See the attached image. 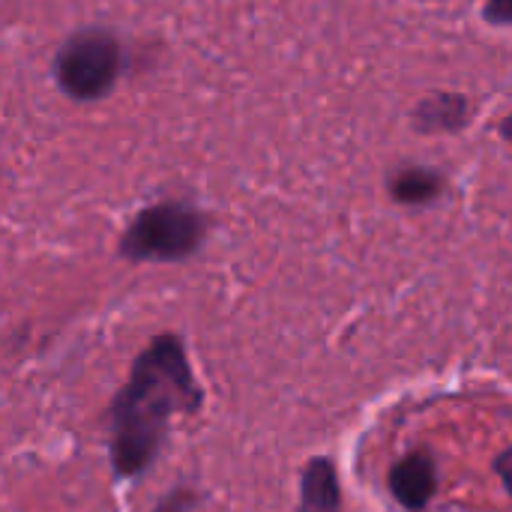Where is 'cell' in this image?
<instances>
[{
	"instance_id": "8992f818",
	"label": "cell",
	"mask_w": 512,
	"mask_h": 512,
	"mask_svg": "<svg viewBox=\"0 0 512 512\" xmlns=\"http://www.w3.org/2000/svg\"><path fill=\"white\" fill-rule=\"evenodd\" d=\"M300 512H342V480L336 462L315 456L300 474Z\"/></svg>"
},
{
	"instance_id": "7a4b0ae2",
	"label": "cell",
	"mask_w": 512,
	"mask_h": 512,
	"mask_svg": "<svg viewBox=\"0 0 512 512\" xmlns=\"http://www.w3.org/2000/svg\"><path fill=\"white\" fill-rule=\"evenodd\" d=\"M210 231V219L189 201H156L141 207L117 240V255L132 264H177L192 258Z\"/></svg>"
},
{
	"instance_id": "5b68a950",
	"label": "cell",
	"mask_w": 512,
	"mask_h": 512,
	"mask_svg": "<svg viewBox=\"0 0 512 512\" xmlns=\"http://www.w3.org/2000/svg\"><path fill=\"white\" fill-rule=\"evenodd\" d=\"M471 123V99L453 90L423 96L411 111V126L420 135H456Z\"/></svg>"
},
{
	"instance_id": "3957f363",
	"label": "cell",
	"mask_w": 512,
	"mask_h": 512,
	"mask_svg": "<svg viewBox=\"0 0 512 512\" xmlns=\"http://www.w3.org/2000/svg\"><path fill=\"white\" fill-rule=\"evenodd\" d=\"M54 81L72 102L105 99L123 72V45L108 27H81L63 39L51 63Z\"/></svg>"
},
{
	"instance_id": "52a82bcc",
	"label": "cell",
	"mask_w": 512,
	"mask_h": 512,
	"mask_svg": "<svg viewBox=\"0 0 512 512\" xmlns=\"http://www.w3.org/2000/svg\"><path fill=\"white\" fill-rule=\"evenodd\" d=\"M390 198L405 207H426L435 204L447 192V177L435 168L405 165L390 177Z\"/></svg>"
},
{
	"instance_id": "30bf717a",
	"label": "cell",
	"mask_w": 512,
	"mask_h": 512,
	"mask_svg": "<svg viewBox=\"0 0 512 512\" xmlns=\"http://www.w3.org/2000/svg\"><path fill=\"white\" fill-rule=\"evenodd\" d=\"M495 474L501 477L507 495L512 498V447H507L504 453H498V459H495Z\"/></svg>"
},
{
	"instance_id": "ba28073f",
	"label": "cell",
	"mask_w": 512,
	"mask_h": 512,
	"mask_svg": "<svg viewBox=\"0 0 512 512\" xmlns=\"http://www.w3.org/2000/svg\"><path fill=\"white\" fill-rule=\"evenodd\" d=\"M201 501H204V495H201L198 489H192V486H177L171 495H165V498L153 507V512H195Z\"/></svg>"
},
{
	"instance_id": "6da1fadb",
	"label": "cell",
	"mask_w": 512,
	"mask_h": 512,
	"mask_svg": "<svg viewBox=\"0 0 512 512\" xmlns=\"http://www.w3.org/2000/svg\"><path fill=\"white\" fill-rule=\"evenodd\" d=\"M201 405L204 387L192 372L183 339L177 333L153 336L132 360L129 378L105 414L114 477H141L156 462L171 420L195 417Z\"/></svg>"
},
{
	"instance_id": "277c9868",
	"label": "cell",
	"mask_w": 512,
	"mask_h": 512,
	"mask_svg": "<svg viewBox=\"0 0 512 512\" xmlns=\"http://www.w3.org/2000/svg\"><path fill=\"white\" fill-rule=\"evenodd\" d=\"M393 501L408 512H423L438 492V462L429 450L402 456L387 477Z\"/></svg>"
},
{
	"instance_id": "8fae6325",
	"label": "cell",
	"mask_w": 512,
	"mask_h": 512,
	"mask_svg": "<svg viewBox=\"0 0 512 512\" xmlns=\"http://www.w3.org/2000/svg\"><path fill=\"white\" fill-rule=\"evenodd\" d=\"M498 132H501V138H504V141H510V144H512V111L507 114V117H504V120H501Z\"/></svg>"
},
{
	"instance_id": "9c48e42d",
	"label": "cell",
	"mask_w": 512,
	"mask_h": 512,
	"mask_svg": "<svg viewBox=\"0 0 512 512\" xmlns=\"http://www.w3.org/2000/svg\"><path fill=\"white\" fill-rule=\"evenodd\" d=\"M483 18L495 27H512V0H486Z\"/></svg>"
}]
</instances>
